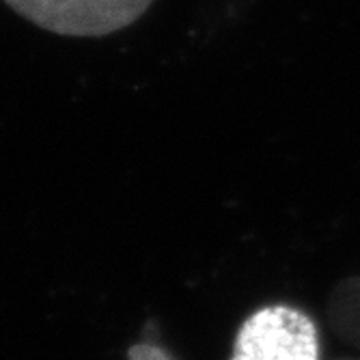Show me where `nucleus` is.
Segmentation results:
<instances>
[{"mask_svg": "<svg viewBox=\"0 0 360 360\" xmlns=\"http://www.w3.org/2000/svg\"><path fill=\"white\" fill-rule=\"evenodd\" d=\"M127 356L129 360H171L169 354H165L158 345H151V343H141V345L129 347Z\"/></svg>", "mask_w": 360, "mask_h": 360, "instance_id": "4", "label": "nucleus"}, {"mask_svg": "<svg viewBox=\"0 0 360 360\" xmlns=\"http://www.w3.org/2000/svg\"><path fill=\"white\" fill-rule=\"evenodd\" d=\"M330 315L337 333L360 345V278L347 281L337 289Z\"/></svg>", "mask_w": 360, "mask_h": 360, "instance_id": "3", "label": "nucleus"}, {"mask_svg": "<svg viewBox=\"0 0 360 360\" xmlns=\"http://www.w3.org/2000/svg\"><path fill=\"white\" fill-rule=\"evenodd\" d=\"M22 18L68 37H102L136 22L151 0H5Z\"/></svg>", "mask_w": 360, "mask_h": 360, "instance_id": "1", "label": "nucleus"}, {"mask_svg": "<svg viewBox=\"0 0 360 360\" xmlns=\"http://www.w3.org/2000/svg\"><path fill=\"white\" fill-rule=\"evenodd\" d=\"M315 323L289 307L252 313L236 337L231 360H317Z\"/></svg>", "mask_w": 360, "mask_h": 360, "instance_id": "2", "label": "nucleus"}]
</instances>
